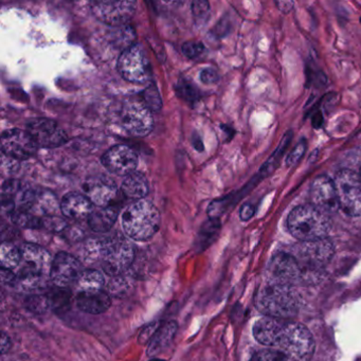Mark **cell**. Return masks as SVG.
I'll return each instance as SVG.
<instances>
[{
	"label": "cell",
	"instance_id": "cell-1",
	"mask_svg": "<svg viewBox=\"0 0 361 361\" xmlns=\"http://www.w3.org/2000/svg\"><path fill=\"white\" fill-rule=\"evenodd\" d=\"M253 336L259 343L284 355L288 361H310L314 355V338L301 323L261 319L253 326Z\"/></svg>",
	"mask_w": 361,
	"mask_h": 361
},
{
	"label": "cell",
	"instance_id": "cell-2",
	"mask_svg": "<svg viewBox=\"0 0 361 361\" xmlns=\"http://www.w3.org/2000/svg\"><path fill=\"white\" fill-rule=\"evenodd\" d=\"M22 262L16 274V288L35 291L44 288L50 280L51 255L39 245L26 243L20 247Z\"/></svg>",
	"mask_w": 361,
	"mask_h": 361
},
{
	"label": "cell",
	"instance_id": "cell-3",
	"mask_svg": "<svg viewBox=\"0 0 361 361\" xmlns=\"http://www.w3.org/2000/svg\"><path fill=\"white\" fill-rule=\"evenodd\" d=\"M287 227L293 236L301 242H314L326 238L331 221L329 215L316 207L303 204L289 213Z\"/></svg>",
	"mask_w": 361,
	"mask_h": 361
},
{
	"label": "cell",
	"instance_id": "cell-4",
	"mask_svg": "<svg viewBox=\"0 0 361 361\" xmlns=\"http://www.w3.org/2000/svg\"><path fill=\"white\" fill-rule=\"evenodd\" d=\"M159 211L149 200H138L126 208L122 226L128 238L138 242L151 240L160 228Z\"/></svg>",
	"mask_w": 361,
	"mask_h": 361
},
{
	"label": "cell",
	"instance_id": "cell-5",
	"mask_svg": "<svg viewBox=\"0 0 361 361\" xmlns=\"http://www.w3.org/2000/svg\"><path fill=\"white\" fill-rule=\"evenodd\" d=\"M257 306L268 318L280 320L293 318L299 310L297 297L290 286L274 282L264 286L257 293Z\"/></svg>",
	"mask_w": 361,
	"mask_h": 361
},
{
	"label": "cell",
	"instance_id": "cell-6",
	"mask_svg": "<svg viewBox=\"0 0 361 361\" xmlns=\"http://www.w3.org/2000/svg\"><path fill=\"white\" fill-rule=\"evenodd\" d=\"M100 246L102 268L109 276L123 274L134 263V245L121 233L102 238Z\"/></svg>",
	"mask_w": 361,
	"mask_h": 361
},
{
	"label": "cell",
	"instance_id": "cell-7",
	"mask_svg": "<svg viewBox=\"0 0 361 361\" xmlns=\"http://www.w3.org/2000/svg\"><path fill=\"white\" fill-rule=\"evenodd\" d=\"M339 207L350 216H361V176L350 170H341L334 178Z\"/></svg>",
	"mask_w": 361,
	"mask_h": 361
},
{
	"label": "cell",
	"instance_id": "cell-8",
	"mask_svg": "<svg viewBox=\"0 0 361 361\" xmlns=\"http://www.w3.org/2000/svg\"><path fill=\"white\" fill-rule=\"evenodd\" d=\"M118 69L122 77L130 83L145 84L151 80V65L139 44L130 46L122 52L118 60Z\"/></svg>",
	"mask_w": 361,
	"mask_h": 361
},
{
	"label": "cell",
	"instance_id": "cell-9",
	"mask_svg": "<svg viewBox=\"0 0 361 361\" xmlns=\"http://www.w3.org/2000/svg\"><path fill=\"white\" fill-rule=\"evenodd\" d=\"M37 198V191L16 179L6 181L1 188L3 210L11 216L16 212H30Z\"/></svg>",
	"mask_w": 361,
	"mask_h": 361
},
{
	"label": "cell",
	"instance_id": "cell-10",
	"mask_svg": "<svg viewBox=\"0 0 361 361\" xmlns=\"http://www.w3.org/2000/svg\"><path fill=\"white\" fill-rule=\"evenodd\" d=\"M136 1L96 0L90 4L92 12L101 22L111 26H122L130 22L136 11Z\"/></svg>",
	"mask_w": 361,
	"mask_h": 361
},
{
	"label": "cell",
	"instance_id": "cell-11",
	"mask_svg": "<svg viewBox=\"0 0 361 361\" xmlns=\"http://www.w3.org/2000/svg\"><path fill=\"white\" fill-rule=\"evenodd\" d=\"M291 255L297 259L303 271L317 269L324 266L334 255L333 244L329 240L301 242Z\"/></svg>",
	"mask_w": 361,
	"mask_h": 361
},
{
	"label": "cell",
	"instance_id": "cell-12",
	"mask_svg": "<svg viewBox=\"0 0 361 361\" xmlns=\"http://www.w3.org/2000/svg\"><path fill=\"white\" fill-rule=\"evenodd\" d=\"M37 143L27 130H8L1 136V151L5 156L16 161H23L37 153Z\"/></svg>",
	"mask_w": 361,
	"mask_h": 361
},
{
	"label": "cell",
	"instance_id": "cell-13",
	"mask_svg": "<svg viewBox=\"0 0 361 361\" xmlns=\"http://www.w3.org/2000/svg\"><path fill=\"white\" fill-rule=\"evenodd\" d=\"M122 124L132 136L145 137L154 126L153 115L143 102H128L122 111Z\"/></svg>",
	"mask_w": 361,
	"mask_h": 361
},
{
	"label": "cell",
	"instance_id": "cell-14",
	"mask_svg": "<svg viewBox=\"0 0 361 361\" xmlns=\"http://www.w3.org/2000/svg\"><path fill=\"white\" fill-rule=\"evenodd\" d=\"M27 132L32 137L37 147L51 149L68 141L66 133L59 128L56 121L50 119H35L27 124Z\"/></svg>",
	"mask_w": 361,
	"mask_h": 361
},
{
	"label": "cell",
	"instance_id": "cell-15",
	"mask_svg": "<svg viewBox=\"0 0 361 361\" xmlns=\"http://www.w3.org/2000/svg\"><path fill=\"white\" fill-rule=\"evenodd\" d=\"M81 261L75 255L67 252H60L52 261L50 281L56 287L68 288L71 284L77 283L80 274L83 271Z\"/></svg>",
	"mask_w": 361,
	"mask_h": 361
},
{
	"label": "cell",
	"instance_id": "cell-16",
	"mask_svg": "<svg viewBox=\"0 0 361 361\" xmlns=\"http://www.w3.org/2000/svg\"><path fill=\"white\" fill-rule=\"evenodd\" d=\"M310 197L312 202L310 204L325 214H333L340 209L334 179L324 175L316 177L312 181L310 189Z\"/></svg>",
	"mask_w": 361,
	"mask_h": 361
},
{
	"label": "cell",
	"instance_id": "cell-17",
	"mask_svg": "<svg viewBox=\"0 0 361 361\" xmlns=\"http://www.w3.org/2000/svg\"><path fill=\"white\" fill-rule=\"evenodd\" d=\"M102 164L109 172L119 176H128L136 172L138 156L136 152L126 145H118L111 147L103 155Z\"/></svg>",
	"mask_w": 361,
	"mask_h": 361
},
{
	"label": "cell",
	"instance_id": "cell-18",
	"mask_svg": "<svg viewBox=\"0 0 361 361\" xmlns=\"http://www.w3.org/2000/svg\"><path fill=\"white\" fill-rule=\"evenodd\" d=\"M271 282L290 286L299 282L304 274L303 269L291 253H278L269 264Z\"/></svg>",
	"mask_w": 361,
	"mask_h": 361
},
{
	"label": "cell",
	"instance_id": "cell-19",
	"mask_svg": "<svg viewBox=\"0 0 361 361\" xmlns=\"http://www.w3.org/2000/svg\"><path fill=\"white\" fill-rule=\"evenodd\" d=\"M83 191L90 202L98 208L109 207L118 195L115 181L104 175L90 177L83 183Z\"/></svg>",
	"mask_w": 361,
	"mask_h": 361
},
{
	"label": "cell",
	"instance_id": "cell-20",
	"mask_svg": "<svg viewBox=\"0 0 361 361\" xmlns=\"http://www.w3.org/2000/svg\"><path fill=\"white\" fill-rule=\"evenodd\" d=\"M61 211L67 219L82 221L88 219L94 211V204L90 198L77 192H71L63 197Z\"/></svg>",
	"mask_w": 361,
	"mask_h": 361
},
{
	"label": "cell",
	"instance_id": "cell-21",
	"mask_svg": "<svg viewBox=\"0 0 361 361\" xmlns=\"http://www.w3.org/2000/svg\"><path fill=\"white\" fill-rule=\"evenodd\" d=\"M80 310L90 314H101L111 306L109 293L103 290L79 291L75 298Z\"/></svg>",
	"mask_w": 361,
	"mask_h": 361
},
{
	"label": "cell",
	"instance_id": "cell-22",
	"mask_svg": "<svg viewBox=\"0 0 361 361\" xmlns=\"http://www.w3.org/2000/svg\"><path fill=\"white\" fill-rule=\"evenodd\" d=\"M178 324L176 321L171 320L162 323L147 346V356L155 357L169 348L176 335Z\"/></svg>",
	"mask_w": 361,
	"mask_h": 361
},
{
	"label": "cell",
	"instance_id": "cell-23",
	"mask_svg": "<svg viewBox=\"0 0 361 361\" xmlns=\"http://www.w3.org/2000/svg\"><path fill=\"white\" fill-rule=\"evenodd\" d=\"M118 219L117 209L111 207L98 208L92 211L90 216L88 217V225L98 233L109 231L115 225Z\"/></svg>",
	"mask_w": 361,
	"mask_h": 361
},
{
	"label": "cell",
	"instance_id": "cell-24",
	"mask_svg": "<svg viewBox=\"0 0 361 361\" xmlns=\"http://www.w3.org/2000/svg\"><path fill=\"white\" fill-rule=\"evenodd\" d=\"M122 192L130 200H141L149 193V183L147 177L140 172H134L126 176L122 183Z\"/></svg>",
	"mask_w": 361,
	"mask_h": 361
},
{
	"label": "cell",
	"instance_id": "cell-25",
	"mask_svg": "<svg viewBox=\"0 0 361 361\" xmlns=\"http://www.w3.org/2000/svg\"><path fill=\"white\" fill-rule=\"evenodd\" d=\"M75 284H77L79 291L103 290L105 278L100 270L85 269L80 274Z\"/></svg>",
	"mask_w": 361,
	"mask_h": 361
},
{
	"label": "cell",
	"instance_id": "cell-26",
	"mask_svg": "<svg viewBox=\"0 0 361 361\" xmlns=\"http://www.w3.org/2000/svg\"><path fill=\"white\" fill-rule=\"evenodd\" d=\"M219 229H221V223L217 219H211L210 221L204 224L195 240L196 251L200 252L208 248L219 235Z\"/></svg>",
	"mask_w": 361,
	"mask_h": 361
},
{
	"label": "cell",
	"instance_id": "cell-27",
	"mask_svg": "<svg viewBox=\"0 0 361 361\" xmlns=\"http://www.w3.org/2000/svg\"><path fill=\"white\" fill-rule=\"evenodd\" d=\"M50 308L56 314H63L71 308V291L68 288L54 287L47 295Z\"/></svg>",
	"mask_w": 361,
	"mask_h": 361
},
{
	"label": "cell",
	"instance_id": "cell-28",
	"mask_svg": "<svg viewBox=\"0 0 361 361\" xmlns=\"http://www.w3.org/2000/svg\"><path fill=\"white\" fill-rule=\"evenodd\" d=\"M1 267L16 269L22 262V250L10 242H4L0 247Z\"/></svg>",
	"mask_w": 361,
	"mask_h": 361
},
{
	"label": "cell",
	"instance_id": "cell-29",
	"mask_svg": "<svg viewBox=\"0 0 361 361\" xmlns=\"http://www.w3.org/2000/svg\"><path fill=\"white\" fill-rule=\"evenodd\" d=\"M12 221L18 227L26 229H39L43 228L41 217L30 212H16L11 215Z\"/></svg>",
	"mask_w": 361,
	"mask_h": 361
},
{
	"label": "cell",
	"instance_id": "cell-30",
	"mask_svg": "<svg viewBox=\"0 0 361 361\" xmlns=\"http://www.w3.org/2000/svg\"><path fill=\"white\" fill-rule=\"evenodd\" d=\"M25 306L29 312L35 314H44L51 310L47 295H31L25 300Z\"/></svg>",
	"mask_w": 361,
	"mask_h": 361
},
{
	"label": "cell",
	"instance_id": "cell-31",
	"mask_svg": "<svg viewBox=\"0 0 361 361\" xmlns=\"http://www.w3.org/2000/svg\"><path fill=\"white\" fill-rule=\"evenodd\" d=\"M177 94L188 103L197 102L200 99V92L197 87L188 80H180L177 84Z\"/></svg>",
	"mask_w": 361,
	"mask_h": 361
},
{
	"label": "cell",
	"instance_id": "cell-32",
	"mask_svg": "<svg viewBox=\"0 0 361 361\" xmlns=\"http://www.w3.org/2000/svg\"><path fill=\"white\" fill-rule=\"evenodd\" d=\"M130 280H128V276H124L123 274L111 276L109 285H107L109 293H111V295H114V297L117 298L126 295L128 289H130Z\"/></svg>",
	"mask_w": 361,
	"mask_h": 361
},
{
	"label": "cell",
	"instance_id": "cell-33",
	"mask_svg": "<svg viewBox=\"0 0 361 361\" xmlns=\"http://www.w3.org/2000/svg\"><path fill=\"white\" fill-rule=\"evenodd\" d=\"M142 102L151 111H158L162 107V101L156 86H149L142 92Z\"/></svg>",
	"mask_w": 361,
	"mask_h": 361
},
{
	"label": "cell",
	"instance_id": "cell-34",
	"mask_svg": "<svg viewBox=\"0 0 361 361\" xmlns=\"http://www.w3.org/2000/svg\"><path fill=\"white\" fill-rule=\"evenodd\" d=\"M101 246L100 240H88L82 250V259L86 264H92L100 261Z\"/></svg>",
	"mask_w": 361,
	"mask_h": 361
},
{
	"label": "cell",
	"instance_id": "cell-35",
	"mask_svg": "<svg viewBox=\"0 0 361 361\" xmlns=\"http://www.w3.org/2000/svg\"><path fill=\"white\" fill-rule=\"evenodd\" d=\"M42 223H43V228L51 232H61L67 227L66 221L56 215L42 217Z\"/></svg>",
	"mask_w": 361,
	"mask_h": 361
},
{
	"label": "cell",
	"instance_id": "cell-36",
	"mask_svg": "<svg viewBox=\"0 0 361 361\" xmlns=\"http://www.w3.org/2000/svg\"><path fill=\"white\" fill-rule=\"evenodd\" d=\"M192 11H193L196 22L204 23L208 20L209 13H210V6L207 1H194L192 4Z\"/></svg>",
	"mask_w": 361,
	"mask_h": 361
},
{
	"label": "cell",
	"instance_id": "cell-37",
	"mask_svg": "<svg viewBox=\"0 0 361 361\" xmlns=\"http://www.w3.org/2000/svg\"><path fill=\"white\" fill-rule=\"evenodd\" d=\"M250 361H288L284 355L274 350H264L253 355Z\"/></svg>",
	"mask_w": 361,
	"mask_h": 361
},
{
	"label": "cell",
	"instance_id": "cell-38",
	"mask_svg": "<svg viewBox=\"0 0 361 361\" xmlns=\"http://www.w3.org/2000/svg\"><path fill=\"white\" fill-rule=\"evenodd\" d=\"M204 51V46L198 42H188L183 46V52L187 58L196 59L202 56Z\"/></svg>",
	"mask_w": 361,
	"mask_h": 361
},
{
	"label": "cell",
	"instance_id": "cell-39",
	"mask_svg": "<svg viewBox=\"0 0 361 361\" xmlns=\"http://www.w3.org/2000/svg\"><path fill=\"white\" fill-rule=\"evenodd\" d=\"M306 147H307V145H306L305 140L300 141V142L295 145V149L289 154L288 157H287V166H291L297 164L299 160L303 157L304 153L306 152Z\"/></svg>",
	"mask_w": 361,
	"mask_h": 361
},
{
	"label": "cell",
	"instance_id": "cell-40",
	"mask_svg": "<svg viewBox=\"0 0 361 361\" xmlns=\"http://www.w3.org/2000/svg\"><path fill=\"white\" fill-rule=\"evenodd\" d=\"M158 329H159V326H158V322H156V321L145 326V329L141 331L140 335H139V344L149 343Z\"/></svg>",
	"mask_w": 361,
	"mask_h": 361
},
{
	"label": "cell",
	"instance_id": "cell-41",
	"mask_svg": "<svg viewBox=\"0 0 361 361\" xmlns=\"http://www.w3.org/2000/svg\"><path fill=\"white\" fill-rule=\"evenodd\" d=\"M1 283L6 286L16 287V274L11 269H7V268L1 267Z\"/></svg>",
	"mask_w": 361,
	"mask_h": 361
},
{
	"label": "cell",
	"instance_id": "cell-42",
	"mask_svg": "<svg viewBox=\"0 0 361 361\" xmlns=\"http://www.w3.org/2000/svg\"><path fill=\"white\" fill-rule=\"evenodd\" d=\"M200 80H202V83L211 85V84L216 83L219 81V75L214 69L206 68L200 73Z\"/></svg>",
	"mask_w": 361,
	"mask_h": 361
},
{
	"label": "cell",
	"instance_id": "cell-43",
	"mask_svg": "<svg viewBox=\"0 0 361 361\" xmlns=\"http://www.w3.org/2000/svg\"><path fill=\"white\" fill-rule=\"evenodd\" d=\"M255 208L253 204H244L240 208V216L242 221H249L251 217L255 215Z\"/></svg>",
	"mask_w": 361,
	"mask_h": 361
},
{
	"label": "cell",
	"instance_id": "cell-44",
	"mask_svg": "<svg viewBox=\"0 0 361 361\" xmlns=\"http://www.w3.org/2000/svg\"><path fill=\"white\" fill-rule=\"evenodd\" d=\"M0 350H1V354L5 355L11 350L12 348V340L11 338L9 337L7 333L3 331L1 333V339H0Z\"/></svg>",
	"mask_w": 361,
	"mask_h": 361
},
{
	"label": "cell",
	"instance_id": "cell-45",
	"mask_svg": "<svg viewBox=\"0 0 361 361\" xmlns=\"http://www.w3.org/2000/svg\"><path fill=\"white\" fill-rule=\"evenodd\" d=\"M276 6L282 13L287 14L293 9L295 4L293 1H276Z\"/></svg>",
	"mask_w": 361,
	"mask_h": 361
},
{
	"label": "cell",
	"instance_id": "cell-46",
	"mask_svg": "<svg viewBox=\"0 0 361 361\" xmlns=\"http://www.w3.org/2000/svg\"><path fill=\"white\" fill-rule=\"evenodd\" d=\"M323 124V116L321 114V111H318V113L314 114V117H312V126L314 128H320Z\"/></svg>",
	"mask_w": 361,
	"mask_h": 361
},
{
	"label": "cell",
	"instance_id": "cell-47",
	"mask_svg": "<svg viewBox=\"0 0 361 361\" xmlns=\"http://www.w3.org/2000/svg\"><path fill=\"white\" fill-rule=\"evenodd\" d=\"M149 361H166L164 360V359H160V358H152Z\"/></svg>",
	"mask_w": 361,
	"mask_h": 361
},
{
	"label": "cell",
	"instance_id": "cell-48",
	"mask_svg": "<svg viewBox=\"0 0 361 361\" xmlns=\"http://www.w3.org/2000/svg\"><path fill=\"white\" fill-rule=\"evenodd\" d=\"M360 176H361V169H360Z\"/></svg>",
	"mask_w": 361,
	"mask_h": 361
},
{
	"label": "cell",
	"instance_id": "cell-49",
	"mask_svg": "<svg viewBox=\"0 0 361 361\" xmlns=\"http://www.w3.org/2000/svg\"><path fill=\"white\" fill-rule=\"evenodd\" d=\"M360 23H361V18H360Z\"/></svg>",
	"mask_w": 361,
	"mask_h": 361
}]
</instances>
